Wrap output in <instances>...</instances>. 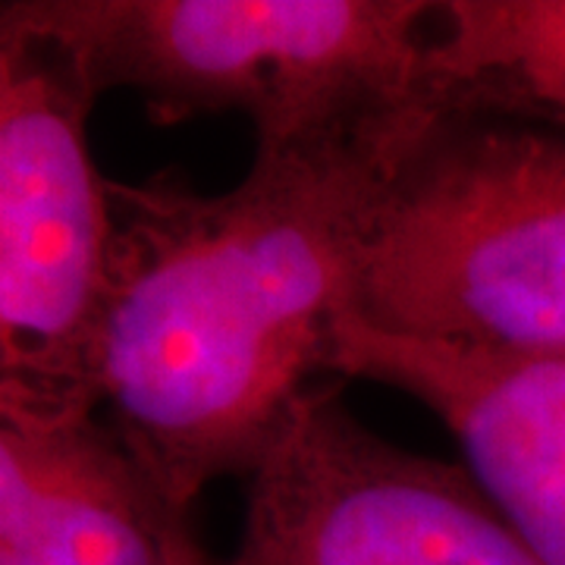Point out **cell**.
Segmentation results:
<instances>
[{
    "label": "cell",
    "instance_id": "6da1fadb",
    "mask_svg": "<svg viewBox=\"0 0 565 565\" xmlns=\"http://www.w3.org/2000/svg\"><path fill=\"white\" fill-rule=\"evenodd\" d=\"M437 114L422 98L255 148L226 192H199L177 170L107 180L95 418L107 412V434L177 509L226 471L248 475L315 374L333 371L371 207Z\"/></svg>",
    "mask_w": 565,
    "mask_h": 565
},
{
    "label": "cell",
    "instance_id": "7a4b0ae2",
    "mask_svg": "<svg viewBox=\"0 0 565 565\" xmlns=\"http://www.w3.org/2000/svg\"><path fill=\"white\" fill-rule=\"evenodd\" d=\"M95 95L132 92L151 122L243 114L255 148L323 139L422 102L427 0H10Z\"/></svg>",
    "mask_w": 565,
    "mask_h": 565
},
{
    "label": "cell",
    "instance_id": "3957f363",
    "mask_svg": "<svg viewBox=\"0 0 565 565\" xmlns=\"http://www.w3.org/2000/svg\"><path fill=\"white\" fill-rule=\"evenodd\" d=\"M352 318L459 352L565 355V132L440 107L371 207Z\"/></svg>",
    "mask_w": 565,
    "mask_h": 565
},
{
    "label": "cell",
    "instance_id": "277c9868",
    "mask_svg": "<svg viewBox=\"0 0 565 565\" xmlns=\"http://www.w3.org/2000/svg\"><path fill=\"white\" fill-rule=\"evenodd\" d=\"M98 95L0 3V418L95 422L92 343L110 202L88 151Z\"/></svg>",
    "mask_w": 565,
    "mask_h": 565
},
{
    "label": "cell",
    "instance_id": "5b68a950",
    "mask_svg": "<svg viewBox=\"0 0 565 565\" xmlns=\"http://www.w3.org/2000/svg\"><path fill=\"white\" fill-rule=\"evenodd\" d=\"M230 565H544L478 481L308 390L248 471Z\"/></svg>",
    "mask_w": 565,
    "mask_h": 565
},
{
    "label": "cell",
    "instance_id": "8992f818",
    "mask_svg": "<svg viewBox=\"0 0 565 565\" xmlns=\"http://www.w3.org/2000/svg\"><path fill=\"white\" fill-rule=\"evenodd\" d=\"M333 374L396 386L427 405L519 537L544 565H565V355L459 352L345 318Z\"/></svg>",
    "mask_w": 565,
    "mask_h": 565
},
{
    "label": "cell",
    "instance_id": "52a82bcc",
    "mask_svg": "<svg viewBox=\"0 0 565 565\" xmlns=\"http://www.w3.org/2000/svg\"><path fill=\"white\" fill-rule=\"evenodd\" d=\"M0 565H211L185 512L95 422L0 418Z\"/></svg>",
    "mask_w": 565,
    "mask_h": 565
},
{
    "label": "cell",
    "instance_id": "ba28073f",
    "mask_svg": "<svg viewBox=\"0 0 565 565\" xmlns=\"http://www.w3.org/2000/svg\"><path fill=\"white\" fill-rule=\"evenodd\" d=\"M424 92L449 114L565 132V0H444Z\"/></svg>",
    "mask_w": 565,
    "mask_h": 565
}]
</instances>
